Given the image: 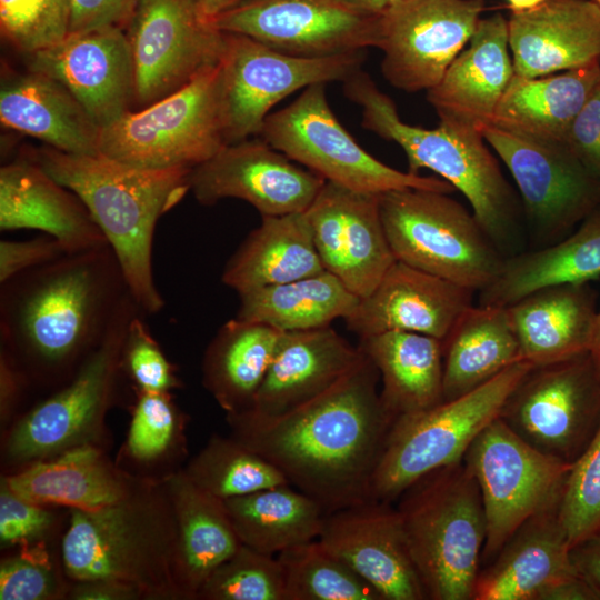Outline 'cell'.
I'll return each mask as SVG.
<instances>
[{"instance_id": "obj_62", "label": "cell", "mask_w": 600, "mask_h": 600, "mask_svg": "<svg viewBox=\"0 0 600 600\" xmlns=\"http://www.w3.org/2000/svg\"><path fill=\"white\" fill-rule=\"evenodd\" d=\"M597 531H600V522H599V527H598Z\"/></svg>"}, {"instance_id": "obj_61", "label": "cell", "mask_w": 600, "mask_h": 600, "mask_svg": "<svg viewBox=\"0 0 600 600\" xmlns=\"http://www.w3.org/2000/svg\"><path fill=\"white\" fill-rule=\"evenodd\" d=\"M593 1L600 6V0H593Z\"/></svg>"}, {"instance_id": "obj_2", "label": "cell", "mask_w": 600, "mask_h": 600, "mask_svg": "<svg viewBox=\"0 0 600 600\" xmlns=\"http://www.w3.org/2000/svg\"><path fill=\"white\" fill-rule=\"evenodd\" d=\"M1 284L0 351L29 384L67 383L131 294L109 244L68 253Z\"/></svg>"}, {"instance_id": "obj_34", "label": "cell", "mask_w": 600, "mask_h": 600, "mask_svg": "<svg viewBox=\"0 0 600 600\" xmlns=\"http://www.w3.org/2000/svg\"><path fill=\"white\" fill-rule=\"evenodd\" d=\"M261 218L227 261L223 284L240 296L324 271L304 212Z\"/></svg>"}, {"instance_id": "obj_53", "label": "cell", "mask_w": 600, "mask_h": 600, "mask_svg": "<svg viewBox=\"0 0 600 600\" xmlns=\"http://www.w3.org/2000/svg\"><path fill=\"white\" fill-rule=\"evenodd\" d=\"M68 599L73 600H137L144 599L142 592L133 586L111 581H77L69 588Z\"/></svg>"}, {"instance_id": "obj_1", "label": "cell", "mask_w": 600, "mask_h": 600, "mask_svg": "<svg viewBox=\"0 0 600 600\" xmlns=\"http://www.w3.org/2000/svg\"><path fill=\"white\" fill-rule=\"evenodd\" d=\"M361 352L330 388L289 411L227 414L233 438L327 513L370 500L371 479L394 422L380 398L379 371Z\"/></svg>"}, {"instance_id": "obj_59", "label": "cell", "mask_w": 600, "mask_h": 600, "mask_svg": "<svg viewBox=\"0 0 600 600\" xmlns=\"http://www.w3.org/2000/svg\"><path fill=\"white\" fill-rule=\"evenodd\" d=\"M589 352L600 372V307L598 308L597 312L593 338Z\"/></svg>"}, {"instance_id": "obj_46", "label": "cell", "mask_w": 600, "mask_h": 600, "mask_svg": "<svg viewBox=\"0 0 600 600\" xmlns=\"http://www.w3.org/2000/svg\"><path fill=\"white\" fill-rule=\"evenodd\" d=\"M558 513L572 547L600 522V428L568 473Z\"/></svg>"}, {"instance_id": "obj_51", "label": "cell", "mask_w": 600, "mask_h": 600, "mask_svg": "<svg viewBox=\"0 0 600 600\" xmlns=\"http://www.w3.org/2000/svg\"><path fill=\"white\" fill-rule=\"evenodd\" d=\"M68 254L63 246L48 234L23 241H0V283L26 270Z\"/></svg>"}, {"instance_id": "obj_13", "label": "cell", "mask_w": 600, "mask_h": 600, "mask_svg": "<svg viewBox=\"0 0 600 600\" xmlns=\"http://www.w3.org/2000/svg\"><path fill=\"white\" fill-rule=\"evenodd\" d=\"M499 418L531 447L572 464L600 428V372L590 352L532 367Z\"/></svg>"}, {"instance_id": "obj_20", "label": "cell", "mask_w": 600, "mask_h": 600, "mask_svg": "<svg viewBox=\"0 0 600 600\" xmlns=\"http://www.w3.org/2000/svg\"><path fill=\"white\" fill-rule=\"evenodd\" d=\"M379 196L326 181L304 211L324 270L359 299L372 292L396 261Z\"/></svg>"}, {"instance_id": "obj_27", "label": "cell", "mask_w": 600, "mask_h": 600, "mask_svg": "<svg viewBox=\"0 0 600 600\" xmlns=\"http://www.w3.org/2000/svg\"><path fill=\"white\" fill-rule=\"evenodd\" d=\"M361 353L330 326L283 331L249 411L277 416L304 403L337 382Z\"/></svg>"}, {"instance_id": "obj_14", "label": "cell", "mask_w": 600, "mask_h": 600, "mask_svg": "<svg viewBox=\"0 0 600 600\" xmlns=\"http://www.w3.org/2000/svg\"><path fill=\"white\" fill-rule=\"evenodd\" d=\"M224 33L220 87L227 144L259 136L271 109L291 93L316 83L344 82L364 60V51L294 57L250 37Z\"/></svg>"}, {"instance_id": "obj_52", "label": "cell", "mask_w": 600, "mask_h": 600, "mask_svg": "<svg viewBox=\"0 0 600 600\" xmlns=\"http://www.w3.org/2000/svg\"><path fill=\"white\" fill-rule=\"evenodd\" d=\"M140 0H71L69 33L101 27H128Z\"/></svg>"}, {"instance_id": "obj_11", "label": "cell", "mask_w": 600, "mask_h": 600, "mask_svg": "<svg viewBox=\"0 0 600 600\" xmlns=\"http://www.w3.org/2000/svg\"><path fill=\"white\" fill-rule=\"evenodd\" d=\"M259 136L326 181L351 190L376 194L404 188L456 191L443 179L399 171L368 153L332 112L326 83L307 87L292 103L271 112Z\"/></svg>"}, {"instance_id": "obj_29", "label": "cell", "mask_w": 600, "mask_h": 600, "mask_svg": "<svg viewBox=\"0 0 600 600\" xmlns=\"http://www.w3.org/2000/svg\"><path fill=\"white\" fill-rule=\"evenodd\" d=\"M558 508L517 529L496 558L480 569L472 600H538L547 587L577 573Z\"/></svg>"}, {"instance_id": "obj_15", "label": "cell", "mask_w": 600, "mask_h": 600, "mask_svg": "<svg viewBox=\"0 0 600 600\" xmlns=\"http://www.w3.org/2000/svg\"><path fill=\"white\" fill-rule=\"evenodd\" d=\"M482 136L514 180L522 213L541 247L566 238L600 208V177L563 142L492 124L482 130Z\"/></svg>"}, {"instance_id": "obj_44", "label": "cell", "mask_w": 600, "mask_h": 600, "mask_svg": "<svg viewBox=\"0 0 600 600\" xmlns=\"http://www.w3.org/2000/svg\"><path fill=\"white\" fill-rule=\"evenodd\" d=\"M71 0H0V30L22 54L51 47L69 34Z\"/></svg>"}, {"instance_id": "obj_57", "label": "cell", "mask_w": 600, "mask_h": 600, "mask_svg": "<svg viewBox=\"0 0 600 600\" xmlns=\"http://www.w3.org/2000/svg\"><path fill=\"white\" fill-rule=\"evenodd\" d=\"M359 13L377 17L399 0H336Z\"/></svg>"}, {"instance_id": "obj_36", "label": "cell", "mask_w": 600, "mask_h": 600, "mask_svg": "<svg viewBox=\"0 0 600 600\" xmlns=\"http://www.w3.org/2000/svg\"><path fill=\"white\" fill-rule=\"evenodd\" d=\"M599 80L600 62L536 78L514 73L491 124L536 139L563 142Z\"/></svg>"}, {"instance_id": "obj_24", "label": "cell", "mask_w": 600, "mask_h": 600, "mask_svg": "<svg viewBox=\"0 0 600 600\" xmlns=\"http://www.w3.org/2000/svg\"><path fill=\"white\" fill-rule=\"evenodd\" d=\"M514 76L508 19L497 12L481 18L463 49L441 80L426 91L440 120L482 133Z\"/></svg>"}, {"instance_id": "obj_50", "label": "cell", "mask_w": 600, "mask_h": 600, "mask_svg": "<svg viewBox=\"0 0 600 600\" xmlns=\"http://www.w3.org/2000/svg\"><path fill=\"white\" fill-rule=\"evenodd\" d=\"M563 143L600 177V80L573 119Z\"/></svg>"}, {"instance_id": "obj_56", "label": "cell", "mask_w": 600, "mask_h": 600, "mask_svg": "<svg viewBox=\"0 0 600 600\" xmlns=\"http://www.w3.org/2000/svg\"><path fill=\"white\" fill-rule=\"evenodd\" d=\"M538 600H600V591L574 573L547 587Z\"/></svg>"}, {"instance_id": "obj_22", "label": "cell", "mask_w": 600, "mask_h": 600, "mask_svg": "<svg viewBox=\"0 0 600 600\" xmlns=\"http://www.w3.org/2000/svg\"><path fill=\"white\" fill-rule=\"evenodd\" d=\"M317 540L382 600L428 599L392 503L370 499L329 512Z\"/></svg>"}, {"instance_id": "obj_5", "label": "cell", "mask_w": 600, "mask_h": 600, "mask_svg": "<svg viewBox=\"0 0 600 600\" xmlns=\"http://www.w3.org/2000/svg\"><path fill=\"white\" fill-rule=\"evenodd\" d=\"M176 522L161 481L144 479L124 499L70 509L61 564L72 582L111 580L144 599H182L174 581Z\"/></svg>"}, {"instance_id": "obj_47", "label": "cell", "mask_w": 600, "mask_h": 600, "mask_svg": "<svg viewBox=\"0 0 600 600\" xmlns=\"http://www.w3.org/2000/svg\"><path fill=\"white\" fill-rule=\"evenodd\" d=\"M44 544L21 547L0 563V600H57L69 591Z\"/></svg>"}, {"instance_id": "obj_49", "label": "cell", "mask_w": 600, "mask_h": 600, "mask_svg": "<svg viewBox=\"0 0 600 600\" xmlns=\"http://www.w3.org/2000/svg\"><path fill=\"white\" fill-rule=\"evenodd\" d=\"M56 522L48 506L27 500L1 480L0 543L2 548L43 544Z\"/></svg>"}, {"instance_id": "obj_16", "label": "cell", "mask_w": 600, "mask_h": 600, "mask_svg": "<svg viewBox=\"0 0 600 600\" xmlns=\"http://www.w3.org/2000/svg\"><path fill=\"white\" fill-rule=\"evenodd\" d=\"M126 29L137 110L184 88L223 53L226 33L198 0H140Z\"/></svg>"}, {"instance_id": "obj_58", "label": "cell", "mask_w": 600, "mask_h": 600, "mask_svg": "<svg viewBox=\"0 0 600 600\" xmlns=\"http://www.w3.org/2000/svg\"><path fill=\"white\" fill-rule=\"evenodd\" d=\"M246 0H198L203 12L211 19Z\"/></svg>"}, {"instance_id": "obj_32", "label": "cell", "mask_w": 600, "mask_h": 600, "mask_svg": "<svg viewBox=\"0 0 600 600\" xmlns=\"http://www.w3.org/2000/svg\"><path fill=\"white\" fill-rule=\"evenodd\" d=\"M161 483L176 522L174 581L182 599H197L208 577L242 543L223 500L198 487L183 469Z\"/></svg>"}, {"instance_id": "obj_42", "label": "cell", "mask_w": 600, "mask_h": 600, "mask_svg": "<svg viewBox=\"0 0 600 600\" xmlns=\"http://www.w3.org/2000/svg\"><path fill=\"white\" fill-rule=\"evenodd\" d=\"M282 567L287 600H382L317 539L277 554Z\"/></svg>"}, {"instance_id": "obj_25", "label": "cell", "mask_w": 600, "mask_h": 600, "mask_svg": "<svg viewBox=\"0 0 600 600\" xmlns=\"http://www.w3.org/2000/svg\"><path fill=\"white\" fill-rule=\"evenodd\" d=\"M514 73L536 78L600 62V6L593 0H547L511 13Z\"/></svg>"}, {"instance_id": "obj_30", "label": "cell", "mask_w": 600, "mask_h": 600, "mask_svg": "<svg viewBox=\"0 0 600 600\" xmlns=\"http://www.w3.org/2000/svg\"><path fill=\"white\" fill-rule=\"evenodd\" d=\"M1 480L27 500L70 509H97L116 503L144 481L118 469L96 443L72 447Z\"/></svg>"}, {"instance_id": "obj_6", "label": "cell", "mask_w": 600, "mask_h": 600, "mask_svg": "<svg viewBox=\"0 0 600 600\" xmlns=\"http://www.w3.org/2000/svg\"><path fill=\"white\" fill-rule=\"evenodd\" d=\"M396 502L427 598L472 600L487 521L479 486L464 462L422 476Z\"/></svg>"}, {"instance_id": "obj_45", "label": "cell", "mask_w": 600, "mask_h": 600, "mask_svg": "<svg viewBox=\"0 0 600 600\" xmlns=\"http://www.w3.org/2000/svg\"><path fill=\"white\" fill-rule=\"evenodd\" d=\"M182 424L169 392L138 390L126 442L128 457L140 464L163 459L181 441Z\"/></svg>"}, {"instance_id": "obj_28", "label": "cell", "mask_w": 600, "mask_h": 600, "mask_svg": "<svg viewBox=\"0 0 600 600\" xmlns=\"http://www.w3.org/2000/svg\"><path fill=\"white\" fill-rule=\"evenodd\" d=\"M506 309L521 359L533 367L590 350L598 308L589 282L543 287Z\"/></svg>"}, {"instance_id": "obj_43", "label": "cell", "mask_w": 600, "mask_h": 600, "mask_svg": "<svg viewBox=\"0 0 600 600\" xmlns=\"http://www.w3.org/2000/svg\"><path fill=\"white\" fill-rule=\"evenodd\" d=\"M197 599L287 600L282 567L277 556L241 544L208 577Z\"/></svg>"}, {"instance_id": "obj_41", "label": "cell", "mask_w": 600, "mask_h": 600, "mask_svg": "<svg viewBox=\"0 0 600 600\" xmlns=\"http://www.w3.org/2000/svg\"><path fill=\"white\" fill-rule=\"evenodd\" d=\"M183 470L221 500L289 484L278 468L232 436H212Z\"/></svg>"}, {"instance_id": "obj_48", "label": "cell", "mask_w": 600, "mask_h": 600, "mask_svg": "<svg viewBox=\"0 0 600 600\" xmlns=\"http://www.w3.org/2000/svg\"><path fill=\"white\" fill-rule=\"evenodd\" d=\"M122 366L138 390L169 392L181 386L149 327L137 314L130 322L122 351Z\"/></svg>"}, {"instance_id": "obj_60", "label": "cell", "mask_w": 600, "mask_h": 600, "mask_svg": "<svg viewBox=\"0 0 600 600\" xmlns=\"http://www.w3.org/2000/svg\"><path fill=\"white\" fill-rule=\"evenodd\" d=\"M509 9L512 13L523 12L534 9L546 2L547 0H506Z\"/></svg>"}, {"instance_id": "obj_12", "label": "cell", "mask_w": 600, "mask_h": 600, "mask_svg": "<svg viewBox=\"0 0 600 600\" xmlns=\"http://www.w3.org/2000/svg\"><path fill=\"white\" fill-rule=\"evenodd\" d=\"M462 461L479 486L486 514L481 568L527 520L559 507L572 467L531 447L499 417L477 436Z\"/></svg>"}, {"instance_id": "obj_39", "label": "cell", "mask_w": 600, "mask_h": 600, "mask_svg": "<svg viewBox=\"0 0 600 600\" xmlns=\"http://www.w3.org/2000/svg\"><path fill=\"white\" fill-rule=\"evenodd\" d=\"M223 503L240 542L271 556L318 539L327 514L318 501L291 484L229 498Z\"/></svg>"}, {"instance_id": "obj_31", "label": "cell", "mask_w": 600, "mask_h": 600, "mask_svg": "<svg viewBox=\"0 0 600 600\" xmlns=\"http://www.w3.org/2000/svg\"><path fill=\"white\" fill-rule=\"evenodd\" d=\"M0 121L62 152L99 153L101 129L61 82L41 72L2 77Z\"/></svg>"}, {"instance_id": "obj_37", "label": "cell", "mask_w": 600, "mask_h": 600, "mask_svg": "<svg viewBox=\"0 0 600 600\" xmlns=\"http://www.w3.org/2000/svg\"><path fill=\"white\" fill-rule=\"evenodd\" d=\"M283 331L233 318L209 342L202 383L227 414L252 408Z\"/></svg>"}, {"instance_id": "obj_38", "label": "cell", "mask_w": 600, "mask_h": 600, "mask_svg": "<svg viewBox=\"0 0 600 600\" xmlns=\"http://www.w3.org/2000/svg\"><path fill=\"white\" fill-rule=\"evenodd\" d=\"M441 343L443 401L477 389L522 360L506 307L471 306Z\"/></svg>"}, {"instance_id": "obj_10", "label": "cell", "mask_w": 600, "mask_h": 600, "mask_svg": "<svg viewBox=\"0 0 600 600\" xmlns=\"http://www.w3.org/2000/svg\"><path fill=\"white\" fill-rule=\"evenodd\" d=\"M224 146L220 62L174 93L100 130L99 153L144 169H192Z\"/></svg>"}, {"instance_id": "obj_8", "label": "cell", "mask_w": 600, "mask_h": 600, "mask_svg": "<svg viewBox=\"0 0 600 600\" xmlns=\"http://www.w3.org/2000/svg\"><path fill=\"white\" fill-rule=\"evenodd\" d=\"M532 367L519 360L463 396L397 418L373 472L369 499L393 503L422 476L462 460Z\"/></svg>"}, {"instance_id": "obj_21", "label": "cell", "mask_w": 600, "mask_h": 600, "mask_svg": "<svg viewBox=\"0 0 600 600\" xmlns=\"http://www.w3.org/2000/svg\"><path fill=\"white\" fill-rule=\"evenodd\" d=\"M23 57L27 69L61 82L100 129L131 111L134 67L123 29L110 26L72 32Z\"/></svg>"}, {"instance_id": "obj_54", "label": "cell", "mask_w": 600, "mask_h": 600, "mask_svg": "<svg viewBox=\"0 0 600 600\" xmlns=\"http://www.w3.org/2000/svg\"><path fill=\"white\" fill-rule=\"evenodd\" d=\"M29 386L27 378L11 359L3 351H0V409L2 421H7L13 413L23 391Z\"/></svg>"}, {"instance_id": "obj_18", "label": "cell", "mask_w": 600, "mask_h": 600, "mask_svg": "<svg viewBox=\"0 0 600 600\" xmlns=\"http://www.w3.org/2000/svg\"><path fill=\"white\" fill-rule=\"evenodd\" d=\"M212 21L222 32L302 58L364 51L377 44V17L336 0H246Z\"/></svg>"}, {"instance_id": "obj_35", "label": "cell", "mask_w": 600, "mask_h": 600, "mask_svg": "<svg viewBox=\"0 0 600 600\" xmlns=\"http://www.w3.org/2000/svg\"><path fill=\"white\" fill-rule=\"evenodd\" d=\"M358 347L379 371L380 398L397 418L443 401L441 340L409 331H387L359 339Z\"/></svg>"}, {"instance_id": "obj_3", "label": "cell", "mask_w": 600, "mask_h": 600, "mask_svg": "<svg viewBox=\"0 0 600 600\" xmlns=\"http://www.w3.org/2000/svg\"><path fill=\"white\" fill-rule=\"evenodd\" d=\"M26 154L86 204L142 311L162 310L152 270L154 230L159 218L190 191L191 169H144L101 153L73 154L48 146Z\"/></svg>"}, {"instance_id": "obj_7", "label": "cell", "mask_w": 600, "mask_h": 600, "mask_svg": "<svg viewBox=\"0 0 600 600\" xmlns=\"http://www.w3.org/2000/svg\"><path fill=\"white\" fill-rule=\"evenodd\" d=\"M379 206L396 260L474 292L499 274L506 257L473 212L449 193L391 190L379 196Z\"/></svg>"}, {"instance_id": "obj_4", "label": "cell", "mask_w": 600, "mask_h": 600, "mask_svg": "<svg viewBox=\"0 0 600 600\" xmlns=\"http://www.w3.org/2000/svg\"><path fill=\"white\" fill-rule=\"evenodd\" d=\"M344 96L361 108V126L396 142L408 172L428 169L460 191L483 231L504 257L521 252L522 207L481 132L440 120L427 129L406 123L394 101L361 69L343 82Z\"/></svg>"}, {"instance_id": "obj_40", "label": "cell", "mask_w": 600, "mask_h": 600, "mask_svg": "<svg viewBox=\"0 0 600 600\" xmlns=\"http://www.w3.org/2000/svg\"><path fill=\"white\" fill-rule=\"evenodd\" d=\"M237 318L261 322L280 331L331 326L346 319L359 298L328 271L240 294Z\"/></svg>"}, {"instance_id": "obj_33", "label": "cell", "mask_w": 600, "mask_h": 600, "mask_svg": "<svg viewBox=\"0 0 600 600\" xmlns=\"http://www.w3.org/2000/svg\"><path fill=\"white\" fill-rule=\"evenodd\" d=\"M600 279V208L566 238L506 257L497 278L479 291V304L507 307L553 284Z\"/></svg>"}, {"instance_id": "obj_17", "label": "cell", "mask_w": 600, "mask_h": 600, "mask_svg": "<svg viewBox=\"0 0 600 600\" xmlns=\"http://www.w3.org/2000/svg\"><path fill=\"white\" fill-rule=\"evenodd\" d=\"M484 0H399L377 16L381 72L396 89L428 91L472 37Z\"/></svg>"}, {"instance_id": "obj_23", "label": "cell", "mask_w": 600, "mask_h": 600, "mask_svg": "<svg viewBox=\"0 0 600 600\" xmlns=\"http://www.w3.org/2000/svg\"><path fill=\"white\" fill-rule=\"evenodd\" d=\"M473 290L396 260L344 322L359 339L409 331L443 340L473 306Z\"/></svg>"}, {"instance_id": "obj_19", "label": "cell", "mask_w": 600, "mask_h": 600, "mask_svg": "<svg viewBox=\"0 0 600 600\" xmlns=\"http://www.w3.org/2000/svg\"><path fill=\"white\" fill-rule=\"evenodd\" d=\"M188 181L201 204L212 206L226 198L241 199L261 217L304 212L326 182L262 138L224 146L192 168Z\"/></svg>"}, {"instance_id": "obj_26", "label": "cell", "mask_w": 600, "mask_h": 600, "mask_svg": "<svg viewBox=\"0 0 600 600\" xmlns=\"http://www.w3.org/2000/svg\"><path fill=\"white\" fill-rule=\"evenodd\" d=\"M0 229H36L68 253L109 244L82 200L23 153L0 168Z\"/></svg>"}, {"instance_id": "obj_55", "label": "cell", "mask_w": 600, "mask_h": 600, "mask_svg": "<svg viewBox=\"0 0 600 600\" xmlns=\"http://www.w3.org/2000/svg\"><path fill=\"white\" fill-rule=\"evenodd\" d=\"M576 572L600 591V531H596L570 548Z\"/></svg>"}, {"instance_id": "obj_9", "label": "cell", "mask_w": 600, "mask_h": 600, "mask_svg": "<svg viewBox=\"0 0 600 600\" xmlns=\"http://www.w3.org/2000/svg\"><path fill=\"white\" fill-rule=\"evenodd\" d=\"M141 312L130 294L73 377L14 422L4 440L6 463L23 468L76 446L97 444L123 371L129 324Z\"/></svg>"}]
</instances>
